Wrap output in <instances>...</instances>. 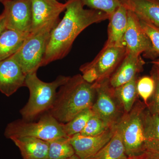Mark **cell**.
<instances>
[{
    "mask_svg": "<svg viewBox=\"0 0 159 159\" xmlns=\"http://www.w3.org/2000/svg\"><path fill=\"white\" fill-rule=\"evenodd\" d=\"M66 3L64 16L51 31L41 67L66 57L84 30L109 18L103 11L84 9L80 0H68Z\"/></svg>",
    "mask_w": 159,
    "mask_h": 159,
    "instance_id": "cell-1",
    "label": "cell"
},
{
    "mask_svg": "<svg viewBox=\"0 0 159 159\" xmlns=\"http://www.w3.org/2000/svg\"><path fill=\"white\" fill-rule=\"evenodd\" d=\"M95 97L93 83L86 82L82 75L77 74L60 87L54 104L48 112L58 122L66 123L82 111L92 107Z\"/></svg>",
    "mask_w": 159,
    "mask_h": 159,
    "instance_id": "cell-2",
    "label": "cell"
},
{
    "mask_svg": "<svg viewBox=\"0 0 159 159\" xmlns=\"http://www.w3.org/2000/svg\"><path fill=\"white\" fill-rule=\"evenodd\" d=\"M70 77L59 76L54 81L45 82L38 77L36 72L26 76L25 86L29 89V101L20 111L23 120L32 121L42 114L47 112L53 106L57 89L64 84Z\"/></svg>",
    "mask_w": 159,
    "mask_h": 159,
    "instance_id": "cell-3",
    "label": "cell"
},
{
    "mask_svg": "<svg viewBox=\"0 0 159 159\" xmlns=\"http://www.w3.org/2000/svg\"><path fill=\"white\" fill-rule=\"evenodd\" d=\"M59 22V20L53 21L30 32L19 50L12 55L26 75L37 72L41 67L51 31Z\"/></svg>",
    "mask_w": 159,
    "mask_h": 159,
    "instance_id": "cell-4",
    "label": "cell"
},
{
    "mask_svg": "<svg viewBox=\"0 0 159 159\" xmlns=\"http://www.w3.org/2000/svg\"><path fill=\"white\" fill-rule=\"evenodd\" d=\"M7 139L13 137H32L49 141L59 137H66L63 123L56 120L51 114H44L37 122L18 119L10 122L5 129Z\"/></svg>",
    "mask_w": 159,
    "mask_h": 159,
    "instance_id": "cell-5",
    "label": "cell"
},
{
    "mask_svg": "<svg viewBox=\"0 0 159 159\" xmlns=\"http://www.w3.org/2000/svg\"><path fill=\"white\" fill-rule=\"evenodd\" d=\"M146 106L144 102L137 99L130 111L125 113L118 123L128 157L140 154L147 149L144 128V112Z\"/></svg>",
    "mask_w": 159,
    "mask_h": 159,
    "instance_id": "cell-6",
    "label": "cell"
},
{
    "mask_svg": "<svg viewBox=\"0 0 159 159\" xmlns=\"http://www.w3.org/2000/svg\"><path fill=\"white\" fill-rule=\"evenodd\" d=\"M96 100L91 108L94 115L104 121L111 127L117 125L125 114L122 106L114 93V89L109 79L93 83Z\"/></svg>",
    "mask_w": 159,
    "mask_h": 159,
    "instance_id": "cell-7",
    "label": "cell"
},
{
    "mask_svg": "<svg viewBox=\"0 0 159 159\" xmlns=\"http://www.w3.org/2000/svg\"><path fill=\"white\" fill-rule=\"evenodd\" d=\"M124 45L127 53L149 58L157 56L149 39L142 29L140 19L135 13L128 10V23L124 37Z\"/></svg>",
    "mask_w": 159,
    "mask_h": 159,
    "instance_id": "cell-8",
    "label": "cell"
},
{
    "mask_svg": "<svg viewBox=\"0 0 159 159\" xmlns=\"http://www.w3.org/2000/svg\"><path fill=\"white\" fill-rule=\"evenodd\" d=\"M125 46L104 45L102 50L91 62L81 66L93 69L97 72V81L109 79L126 54Z\"/></svg>",
    "mask_w": 159,
    "mask_h": 159,
    "instance_id": "cell-9",
    "label": "cell"
},
{
    "mask_svg": "<svg viewBox=\"0 0 159 159\" xmlns=\"http://www.w3.org/2000/svg\"><path fill=\"white\" fill-rule=\"evenodd\" d=\"M4 7L7 29L20 32H31L32 11L31 0H7Z\"/></svg>",
    "mask_w": 159,
    "mask_h": 159,
    "instance_id": "cell-10",
    "label": "cell"
},
{
    "mask_svg": "<svg viewBox=\"0 0 159 159\" xmlns=\"http://www.w3.org/2000/svg\"><path fill=\"white\" fill-rule=\"evenodd\" d=\"M115 127H111L98 135L88 136L78 133L69 137L75 154L80 159L93 157L110 140Z\"/></svg>",
    "mask_w": 159,
    "mask_h": 159,
    "instance_id": "cell-11",
    "label": "cell"
},
{
    "mask_svg": "<svg viewBox=\"0 0 159 159\" xmlns=\"http://www.w3.org/2000/svg\"><path fill=\"white\" fill-rule=\"evenodd\" d=\"M26 76L12 56L0 61V92L10 97L25 86Z\"/></svg>",
    "mask_w": 159,
    "mask_h": 159,
    "instance_id": "cell-12",
    "label": "cell"
},
{
    "mask_svg": "<svg viewBox=\"0 0 159 159\" xmlns=\"http://www.w3.org/2000/svg\"><path fill=\"white\" fill-rule=\"evenodd\" d=\"M32 11L31 31H36L47 24L59 20V16L66 10L67 3L57 0H31Z\"/></svg>",
    "mask_w": 159,
    "mask_h": 159,
    "instance_id": "cell-13",
    "label": "cell"
},
{
    "mask_svg": "<svg viewBox=\"0 0 159 159\" xmlns=\"http://www.w3.org/2000/svg\"><path fill=\"white\" fill-rule=\"evenodd\" d=\"M145 64L141 55L126 53L124 59L109 78L111 86L116 88L137 77L142 71Z\"/></svg>",
    "mask_w": 159,
    "mask_h": 159,
    "instance_id": "cell-14",
    "label": "cell"
},
{
    "mask_svg": "<svg viewBox=\"0 0 159 159\" xmlns=\"http://www.w3.org/2000/svg\"><path fill=\"white\" fill-rule=\"evenodd\" d=\"M106 46H124V37L128 23V10L121 5L110 15Z\"/></svg>",
    "mask_w": 159,
    "mask_h": 159,
    "instance_id": "cell-15",
    "label": "cell"
},
{
    "mask_svg": "<svg viewBox=\"0 0 159 159\" xmlns=\"http://www.w3.org/2000/svg\"><path fill=\"white\" fill-rule=\"evenodd\" d=\"M10 139L19 149L23 159H48V141L32 137H13Z\"/></svg>",
    "mask_w": 159,
    "mask_h": 159,
    "instance_id": "cell-16",
    "label": "cell"
},
{
    "mask_svg": "<svg viewBox=\"0 0 159 159\" xmlns=\"http://www.w3.org/2000/svg\"><path fill=\"white\" fill-rule=\"evenodd\" d=\"M121 5L140 19L159 28V0H120Z\"/></svg>",
    "mask_w": 159,
    "mask_h": 159,
    "instance_id": "cell-17",
    "label": "cell"
},
{
    "mask_svg": "<svg viewBox=\"0 0 159 159\" xmlns=\"http://www.w3.org/2000/svg\"><path fill=\"white\" fill-rule=\"evenodd\" d=\"M128 158L125 152L121 129L118 123L110 140L90 159H127Z\"/></svg>",
    "mask_w": 159,
    "mask_h": 159,
    "instance_id": "cell-18",
    "label": "cell"
},
{
    "mask_svg": "<svg viewBox=\"0 0 159 159\" xmlns=\"http://www.w3.org/2000/svg\"><path fill=\"white\" fill-rule=\"evenodd\" d=\"M31 32L6 29L0 36V61L11 57L22 45Z\"/></svg>",
    "mask_w": 159,
    "mask_h": 159,
    "instance_id": "cell-19",
    "label": "cell"
},
{
    "mask_svg": "<svg viewBox=\"0 0 159 159\" xmlns=\"http://www.w3.org/2000/svg\"><path fill=\"white\" fill-rule=\"evenodd\" d=\"M144 128L147 149L159 151V113L148 105L144 111Z\"/></svg>",
    "mask_w": 159,
    "mask_h": 159,
    "instance_id": "cell-20",
    "label": "cell"
},
{
    "mask_svg": "<svg viewBox=\"0 0 159 159\" xmlns=\"http://www.w3.org/2000/svg\"><path fill=\"white\" fill-rule=\"evenodd\" d=\"M137 77L130 81L114 89V93L125 113L129 112L137 100Z\"/></svg>",
    "mask_w": 159,
    "mask_h": 159,
    "instance_id": "cell-21",
    "label": "cell"
},
{
    "mask_svg": "<svg viewBox=\"0 0 159 159\" xmlns=\"http://www.w3.org/2000/svg\"><path fill=\"white\" fill-rule=\"evenodd\" d=\"M48 142V159H67L75 154L69 137H59Z\"/></svg>",
    "mask_w": 159,
    "mask_h": 159,
    "instance_id": "cell-22",
    "label": "cell"
},
{
    "mask_svg": "<svg viewBox=\"0 0 159 159\" xmlns=\"http://www.w3.org/2000/svg\"><path fill=\"white\" fill-rule=\"evenodd\" d=\"M93 115L91 107H89L80 112L70 121L63 123V130L66 136L70 137L80 133Z\"/></svg>",
    "mask_w": 159,
    "mask_h": 159,
    "instance_id": "cell-23",
    "label": "cell"
},
{
    "mask_svg": "<svg viewBox=\"0 0 159 159\" xmlns=\"http://www.w3.org/2000/svg\"><path fill=\"white\" fill-rule=\"evenodd\" d=\"M110 127L107 123L94 114L89 119L80 134L88 136L98 135Z\"/></svg>",
    "mask_w": 159,
    "mask_h": 159,
    "instance_id": "cell-24",
    "label": "cell"
},
{
    "mask_svg": "<svg viewBox=\"0 0 159 159\" xmlns=\"http://www.w3.org/2000/svg\"><path fill=\"white\" fill-rule=\"evenodd\" d=\"M84 6L105 12L110 15L121 6L120 0H80Z\"/></svg>",
    "mask_w": 159,
    "mask_h": 159,
    "instance_id": "cell-25",
    "label": "cell"
},
{
    "mask_svg": "<svg viewBox=\"0 0 159 159\" xmlns=\"http://www.w3.org/2000/svg\"><path fill=\"white\" fill-rule=\"evenodd\" d=\"M154 89V80L151 76H145L137 80L138 95L143 99V102L146 105H148V100L153 95Z\"/></svg>",
    "mask_w": 159,
    "mask_h": 159,
    "instance_id": "cell-26",
    "label": "cell"
},
{
    "mask_svg": "<svg viewBox=\"0 0 159 159\" xmlns=\"http://www.w3.org/2000/svg\"><path fill=\"white\" fill-rule=\"evenodd\" d=\"M140 20L142 29L150 39L154 51L159 57V28L144 20L140 19ZM157 60L159 61V58Z\"/></svg>",
    "mask_w": 159,
    "mask_h": 159,
    "instance_id": "cell-27",
    "label": "cell"
},
{
    "mask_svg": "<svg viewBox=\"0 0 159 159\" xmlns=\"http://www.w3.org/2000/svg\"><path fill=\"white\" fill-rule=\"evenodd\" d=\"M151 76L153 78L155 82V89L151 100L148 102V105L153 110L159 113V66L153 64Z\"/></svg>",
    "mask_w": 159,
    "mask_h": 159,
    "instance_id": "cell-28",
    "label": "cell"
},
{
    "mask_svg": "<svg viewBox=\"0 0 159 159\" xmlns=\"http://www.w3.org/2000/svg\"><path fill=\"white\" fill-rule=\"evenodd\" d=\"M127 159H159V151L148 148L140 154Z\"/></svg>",
    "mask_w": 159,
    "mask_h": 159,
    "instance_id": "cell-29",
    "label": "cell"
},
{
    "mask_svg": "<svg viewBox=\"0 0 159 159\" xmlns=\"http://www.w3.org/2000/svg\"><path fill=\"white\" fill-rule=\"evenodd\" d=\"M6 29L7 28H6V17L4 13L2 12L0 15V36Z\"/></svg>",
    "mask_w": 159,
    "mask_h": 159,
    "instance_id": "cell-30",
    "label": "cell"
},
{
    "mask_svg": "<svg viewBox=\"0 0 159 159\" xmlns=\"http://www.w3.org/2000/svg\"><path fill=\"white\" fill-rule=\"evenodd\" d=\"M153 64H155L156 65H157L159 66V61L158 60H154L152 62Z\"/></svg>",
    "mask_w": 159,
    "mask_h": 159,
    "instance_id": "cell-31",
    "label": "cell"
},
{
    "mask_svg": "<svg viewBox=\"0 0 159 159\" xmlns=\"http://www.w3.org/2000/svg\"><path fill=\"white\" fill-rule=\"evenodd\" d=\"M67 159H80L76 155V154L74 155V156H73V157H71L70 158Z\"/></svg>",
    "mask_w": 159,
    "mask_h": 159,
    "instance_id": "cell-32",
    "label": "cell"
},
{
    "mask_svg": "<svg viewBox=\"0 0 159 159\" xmlns=\"http://www.w3.org/2000/svg\"><path fill=\"white\" fill-rule=\"evenodd\" d=\"M7 1V0H0V2L2 3H3V2H5V1Z\"/></svg>",
    "mask_w": 159,
    "mask_h": 159,
    "instance_id": "cell-33",
    "label": "cell"
}]
</instances>
